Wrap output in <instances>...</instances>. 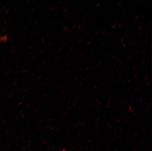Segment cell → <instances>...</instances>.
Returning a JSON list of instances; mask_svg holds the SVG:
<instances>
[{
  "instance_id": "6da1fadb",
  "label": "cell",
  "mask_w": 152,
  "mask_h": 151,
  "mask_svg": "<svg viewBox=\"0 0 152 151\" xmlns=\"http://www.w3.org/2000/svg\"><path fill=\"white\" fill-rule=\"evenodd\" d=\"M8 40V37L5 34H0V43H5Z\"/></svg>"
}]
</instances>
